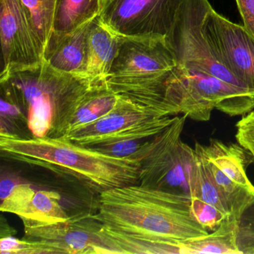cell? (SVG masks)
<instances>
[{
	"instance_id": "obj_27",
	"label": "cell",
	"mask_w": 254,
	"mask_h": 254,
	"mask_svg": "<svg viewBox=\"0 0 254 254\" xmlns=\"http://www.w3.org/2000/svg\"><path fill=\"white\" fill-rule=\"evenodd\" d=\"M236 127L238 143L254 156V111L244 116Z\"/></svg>"
},
{
	"instance_id": "obj_23",
	"label": "cell",
	"mask_w": 254,
	"mask_h": 254,
	"mask_svg": "<svg viewBox=\"0 0 254 254\" xmlns=\"http://www.w3.org/2000/svg\"><path fill=\"white\" fill-rule=\"evenodd\" d=\"M1 93V105H0V116H1V130L0 135L21 138L22 134L26 133L28 127L27 116L25 114L15 99L11 96L6 87L0 84ZM30 131V130H29Z\"/></svg>"
},
{
	"instance_id": "obj_20",
	"label": "cell",
	"mask_w": 254,
	"mask_h": 254,
	"mask_svg": "<svg viewBox=\"0 0 254 254\" xmlns=\"http://www.w3.org/2000/svg\"><path fill=\"white\" fill-rule=\"evenodd\" d=\"M103 0H58L53 32L69 33L97 17Z\"/></svg>"
},
{
	"instance_id": "obj_12",
	"label": "cell",
	"mask_w": 254,
	"mask_h": 254,
	"mask_svg": "<svg viewBox=\"0 0 254 254\" xmlns=\"http://www.w3.org/2000/svg\"><path fill=\"white\" fill-rule=\"evenodd\" d=\"M205 36L215 57L245 88L254 93V38L212 5L205 17Z\"/></svg>"
},
{
	"instance_id": "obj_16",
	"label": "cell",
	"mask_w": 254,
	"mask_h": 254,
	"mask_svg": "<svg viewBox=\"0 0 254 254\" xmlns=\"http://www.w3.org/2000/svg\"><path fill=\"white\" fill-rule=\"evenodd\" d=\"M174 120L175 117H163L142 122L88 147L112 157L130 158L145 141L164 130Z\"/></svg>"
},
{
	"instance_id": "obj_28",
	"label": "cell",
	"mask_w": 254,
	"mask_h": 254,
	"mask_svg": "<svg viewBox=\"0 0 254 254\" xmlns=\"http://www.w3.org/2000/svg\"><path fill=\"white\" fill-rule=\"evenodd\" d=\"M243 26L254 38V0H236Z\"/></svg>"
},
{
	"instance_id": "obj_21",
	"label": "cell",
	"mask_w": 254,
	"mask_h": 254,
	"mask_svg": "<svg viewBox=\"0 0 254 254\" xmlns=\"http://www.w3.org/2000/svg\"><path fill=\"white\" fill-rule=\"evenodd\" d=\"M197 166V197L199 200L208 206L216 208L224 215H231L228 203L221 194L211 172L203 145L196 142L194 145Z\"/></svg>"
},
{
	"instance_id": "obj_1",
	"label": "cell",
	"mask_w": 254,
	"mask_h": 254,
	"mask_svg": "<svg viewBox=\"0 0 254 254\" xmlns=\"http://www.w3.org/2000/svg\"><path fill=\"white\" fill-rule=\"evenodd\" d=\"M96 215L105 227L152 239L184 241L209 233L191 199L138 184L102 191Z\"/></svg>"
},
{
	"instance_id": "obj_26",
	"label": "cell",
	"mask_w": 254,
	"mask_h": 254,
	"mask_svg": "<svg viewBox=\"0 0 254 254\" xmlns=\"http://www.w3.org/2000/svg\"><path fill=\"white\" fill-rule=\"evenodd\" d=\"M2 254H57L54 248L47 244L5 236L0 240Z\"/></svg>"
},
{
	"instance_id": "obj_19",
	"label": "cell",
	"mask_w": 254,
	"mask_h": 254,
	"mask_svg": "<svg viewBox=\"0 0 254 254\" xmlns=\"http://www.w3.org/2000/svg\"><path fill=\"white\" fill-rule=\"evenodd\" d=\"M119 98V95L108 87L106 81L94 84L78 105L64 136L106 115L117 105Z\"/></svg>"
},
{
	"instance_id": "obj_18",
	"label": "cell",
	"mask_w": 254,
	"mask_h": 254,
	"mask_svg": "<svg viewBox=\"0 0 254 254\" xmlns=\"http://www.w3.org/2000/svg\"><path fill=\"white\" fill-rule=\"evenodd\" d=\"M238 220L229 215L206 236L181 241L183 254H241L237 246Z\"/></svg>"
},
{
	"instance_id": "obj_24",
	"label": "cell",
	"mask_w": 254,
	"mask_h": 254,
	"mask_svg": "<svg viewBox=\"0 0 254 254\" xmlns=\"http://www.w3.org/2000/svg\"><path fill=\"white\" fill-rule=\"evenodd\" d=\"M27 8L44 48L53 32L58 0H21Z\"/></svg>"
},
{
	"instance_id": "obj_22",
	"label": "cell",
	"mask_w": 254,
	"mask_h": 254,
	"mask_svg": "<svg viewBox=\"0 0 254 254\" xmlns=\"http://www.w3.org/2000/svg\"><path fill=\"white\" fill-rule=\"evenodd\" d=\"M62 196L50 190L36 191L22 218L41 223H56L66 221L69 215L61 204Z\"/></svg>"
},
{
	"instance_id": "obj_25",
	"label": "cell",
	"mask_w": 254,
	"mask_h": 254,
	"mask_svg": "<svg viewBox=\"0 0 254 254\" xmlns=\"http://www.w3.org/2000/svg\"><path fill=\"white\" fill-rule=\"evenodd\" d=\"M36 190L29 184L18 183L5 194H1L0 209L2 212L23 216Z\"/></svg>"
},
{
	"instance_id": "obj_17",
	"label": "cell",
	"mask_w": 254,
	"mask_h": 254,
	"mask_svg": "<svg viewBox=\"0 0 254 254\" xmlns=\"http://www.w3.org/2000/svg\"><path fill=\"white\" fill-rule=\"evenodd\" d=\"M101 234L112 254H183L181 241L152 239L113 230L104 225Z\"/></svg>"
},
{
	"instance_id": "obj_8",
	"label": "cell",
	"mask_w": 254,
	"mask_h": 254,
	"mask_svg": "<svg viewBox=\"0 0 254 254\" xmlns=\"http://www.w3.org/2000/svg\"><path fill=\"white\" fill-rule=\"evenodd\" d=\"M183 0H103L99 17L120 37L167 38Z\"/></svg>"
},
{
	"instance_id": "obj_15",
	"label": "cell",
	"mask_w": 254,
	"mask_h": 254,
	"mask_svg": "<svg viewBox=\"0 0 254 254\" xmlns=\"http://www.w3.org/2000/svg\"><path fill=\"white\" fill-rule=\"evenodd\" d=\"M118 45V35L102 23L99 16L90 22L87 34L86 77L93 84L105 82L109 76Z\"/></svg>"
},
{
	"instance_id": "obj_10",
	"label": "cell",
	"mask_w": 254,
	"mask_h": 254,
	"mask_svg": "<svg viewBox=\"0 0 254 254\" xmlns=\"http://www.w3.org/2000/svg\"><path fill=\"white\" fill-rule=\"evenodd\" d=\"M0 77L44 62V45L21 0H0Z\"/></svg>"
},
{
	"instance_id": "obj_9",
	"label": "cell",
	"mask_w": 254,
	"mask_h": 254,
	"mask_svg": "<svg viewBox=\"0 0 254 254\" xmlns=\"http://www.w3.org/2000/svg\"><path fill=\"white\" fill-rule=\"evenodd\" d=\"M26 240L47 244L57 254H112L96 214L81 212L66 221L41 223L22 218Z\"/></svg>"
},
{
	"instance_id": "obj_14",
	"label": "cell",
	"mask_w": 254,
	"mask_h": 254,
	"mask_svg": "<svg viewBox=\"0 0 254 254\" xmlns=\"http://www.w3.org/2000/svg\"><path fill=\"white\" fill-rule=\"evenodd\" d=\"M89 22L69 33L52 32L44 48V61L61 72L86 77Z\"/></svg>"
},
{
	"instance_id": "obj_7",
	"label": "cell",
	"mask_w": 254,
	"mask_h": 254,
	"mask_svg": "<svg viewBox=\"0 0 254 254\" xmlns=\"http://www.w3.org/2000/svg\"><path fill=\"white\" fill-rule=\"evenodd\" d=\"M178 66L166 37L119 36L118 50L106 82L111 85L142 82L166 75Z\"/></svg>"
},
{
	"instance_id": "obj_31",
	"label": "cell",
	"mask_w": 254,
	"mask_h": 254,
	"mask_svg": "<svg viewBox=\"0 0 254 254\" xmlns=\"http://www.w3.org/2000/svg\"></svg>"
},
{
	"instance_id": "obj_13",
	"label": "cell",
	"mask_w": 254,
	"mask_h": 254,
	"mask_svg": "<svg viewBox=\"0 0 254 254\" xmlns=\"http://www.w3.org/2000/svg\"><path fill=\"white\" fill-rule=\"evenodd\" d=\"M119 96L117 105L106 115L91 124L70 132L63 137L79 145L90 146L142 122L170 117L160 110Z\"/></svg>"
},
{
	"instance_id": "obj_11",
	"label": "cell",
	"mask_w": 254,
	"mask_h": 254,
	"mask_svg": "<svg viewBox=\"0 0 254 254\" xmlns=\"http://www.w3.org/2000/svg\"><path fill=\"white\" fill-rule=\"evenodd\" d=\"M203 149L215 184L231 215L239 220L242 211L254 200V186L246 173L254 156L239 143H225L216 139H211Z\"/></svg>"
},
{
	"instance_id": "obj_4",
	"label": "cell",
	"mask_w": 254,
	"mask_h": 254,
	"mask_svg": "<svg viewBox=\"0 0 254 254\" xmlns=\"http://www.w3.org/2000/svg\"><path fill=\"white\" fill-rule=\"evenodd\" d=\"M187 118L175 116L172 124L145 141L130 158L140 165L139 185L194 200L198 190L195 151L181 138Z\"/></svg>"
},
{
	"instance_id": "obj_2",
	"label": "cell",
	"mask_w": 254,
	"mask_h": 254,
	"mask_svg": "<svg viewBox=\"0 0 254 254\" xmlns=\"http://www.w3.org/2000/svg\"><path fill=\"white\" fill-rule=\"evenodd\" d=\"M2 157L73 177L96 192L139 182L140 165L75 143L66 138L29 139L0 135Z\"/></svg>"
},
{
	"instance_id": "obj_29",
	"label": "cell",
	"mask_w": 254,
	"mask_h": 254,
	"mask_svg": "<svg viewBox=\"0 0 254 254\" xmlns=\"http://www.w3.org/2000/svg\"><path fill=\"white\" fill-rule=\"evenodd\" d=\"M238 228L254 232V200L242 211L238 220Z\"/></svg>"
},
{
	"instance_id": "obj_5",
	"label": "cell",
	"mask_w": 254,
	"mask_h": 254,
	"mask_svg": "<svg viewBox=\"0 0 254 254\" xmlns=\"http://www.w3.org/2000/svg\"><path fill=\"white\" fill-rule=\"evenodd\" d=\"M180 66V65H179ZM180 112L194 121L210 120L214 109L230 116L245 115L254 108V93L200 71L180 66Z\"/></svg>"
},
{
	"instance_id": "obj_30",
	"label": "cell",
	"mask_w": 254,
	"mask_h": 254,
	"mask_svg": "<svg viewBox=\"0 0 254 254\" xmlns=\"http://www.w3.org/2000/svg\"><path fill=\"white\" fill-rule=\"evenodd\" d=\"M252 246H253V248H254V236H253Z\"/></svg>"
},
{
	"instance_id": "obj_6",
	"label": "cell",
	"mask_w": 254,
	"mask_h": 254,
	"mask_svg": "<svg viewBox=\"0 0 254 254\" xmlns=\"http://www.w3.org/2000/svg\"><path fill=\"white\" fill-rule=\"evenodd\" d=\"M210 6L209 0H183L168 41L180 66L214 75L246 89L215 57L205 36L203 25Z\"/></svg>"
},
{
	"instance_id": "obj_3",
	"label": "cell",
	"mask_w": 254,
	"mask_h": 254,
	"mask_svg": "<svg viewBox=\"0 0 254 254\" xmlns=\"http://www.w3.org/2000/svg\"><path fill=\"white\" fill-rule=\"evenodd\" d=\"M27 116L32 137H63L78 105L94 84L79 75L61 72L45 61L0 77Z\"/></svg>"
}]
</instances>
